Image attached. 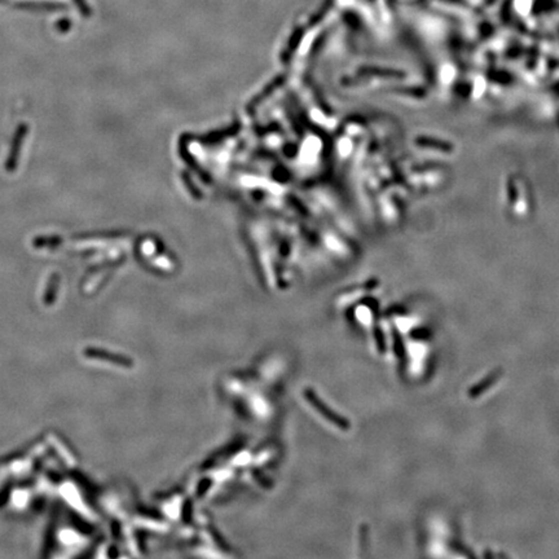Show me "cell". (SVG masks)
I'll return each instance as SVG.
<instances>
[{"label": "cell", "instance_id": "1", "mask_svg": "<svg viewBox=\"0 0 559 559\" xmlns=\"http://www.w3.org/2000/svg\"><path fill=\"white\" fill-rule=\"evenodd\" d=\"M85 355L90 359H96V360H107L110 361L112 364H116L118 366H131V360L127 359L126 356L122 355H116L112 353L109 351L105 350H99V348H87L85 351Z\"/></svg>", "mask_w": 559, "mask_h": 559}, {"label": "cell", "instance_id": "2", "mask_svg": "<svg viewBox=\"0 0 559 559\" xmlns=\"http://www.w3.org/2000/svg\"><path fill=\"white\" fill-rule=\"evenodd\" d=\"M25 134H26V126H21V127L19 128V131H17L15 139H13L12 152H11V154H10V161L7 162V169H8V170H13L15 167H16V161H17V157H19V150H20V148H21L22 140H24V138H25Z\"/></svg>", "mask_w": 559, "mask_h": 559}]
</instances>
